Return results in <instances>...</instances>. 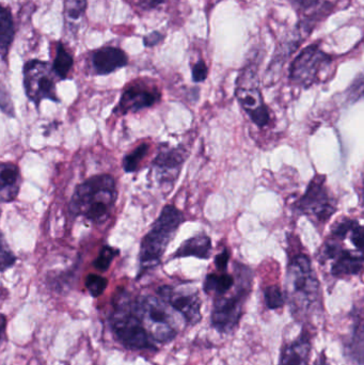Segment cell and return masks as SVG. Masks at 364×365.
I'll return each mask as SVG.
<instances>
[{"label":"cell","instance_id":"1","mask_svg":"<svg viewBox=\"0 0 364 365\" xmlns=\"http://www.w3.org/2000/svg\"><path fill=\"white\" fill-rule=\"evenodd\" d=\"M117 197L115 179L109 175H95L76 187L70 201V212L73 216L102 225L110 217Z\"/></svg>","mask_w":364,"mask_h":365},{"label":"cell","instance_id":"2","mask_svg":"<svg viewBox=\"0 0 364 365\" xmlns=\"http://www.w3.org/2000/svg\"><path fill=\"white\" fill-rule=\"evenodd\" d=\"M184 221L185 217L175 206L167 205L162 208L160 217L156 219L151 230L141 240L139 276L156 267L160 263L162 255L166 252L169 244L177 235V230Z\"/></svg>","mask_w":364,"mask_h":365},{"label":"cell","instance_id":"3","mask_svg":"<svg viewBox=\"0 0 364 365\" xmlns=\"http://www.w3.org/2000/svg\"><path fill=\"white\" fill-rule=\"evenodd\" d=\"M286 295L295 314L309 310L320 300V282L307 255H297L291 259L286 274Z\"/></svg>","mask_w":364,"mask_h":365},{"label":"cell","instance_id":"4","mask_svg":"<svg viewBox=\"0 0 364 365\" xmlns=\"http://www.w3.org/2000/svg\"><path fill=\"white\" fill-rule=\"evenodd\" d=\"M239 287L230 297H216L211 314V323L220 334H231L239 325L244 313V306L251 291L252 274L249 268L237 264Z\"/></svg>","mask_w":364,"mask_h":365},{"label":"cell","instance_id":"5","mask_svg":"<svg viewBox=\"0 0 364 365\" xmlns=\"http://www.w3.org/2000/svg\"><path fill=\"white\" fill-rule=\"evenodd\" d=\"M111 326L115 338L126 349L134 351L156 349L153 339L140 319L132 312V306L124 294L118 298L117 306L111 317Z\"/></svg>","mask_w":364,"mask_h":365},{"label":"cell","instance_id":"6","mask_svg":"<svg viewBox=\"0 0 364 365\" xmlns=\"http://www.w3.org/2000/svg\"><path fill=\"white\" fill-rule=\"evenodd\" d=\"M132 309L141 322H151L153 325V331L151 332L153 341L171 342L177 336V331L173 327L172 317L162 299L151 296L142 297L132 304Z\"/></svg>","mask_w":364,"mask_h":365},{"label":"cell","instance_id":"7","mask_svg":"<svg viewBox=\"0 0 364 365\" xmlns=\"http://www.w3.org/2000/svg\"><path fill=\"white\" fill-rule=\"evenodd\" d=\"M53 76V68L47 62L31 60L24 66L26 96L36 107L40 106L43 100L59 102Z\"/></svg>","mask_w":364,"mask_h":365},{"label":"cell","instance_id":"8","mask_svg":"<svg viewBox=\"0 0 364 365\" xmlns=\"http://www.w3.org/2000/svg\"><path fill=\"white\" fill-rule=\"evenodd\" d=\"M331 56L318 45H310L293 61L290 68L291 81L301 87L310 88L320 81L323 71L331 66Z\"/></svg>","mask_w":364,"mask_h":365},{"label":"cell","instance_id":"9","mask_svg":"<svg viewBox=\"0 0 364 365\" xmlns=\"http://www.w3.org/2000/svg\"><path fill=\"white\" fill-rule=\"evenodd\" d=\"M325 182L324 175H316L296 204L297 210L320 223H326L337 212V203L331 197Z\"/></svg>","mask_w":364,"mask_h":365},{"label":"cell","instance_id":"10","mask_svg":"<svg viewBox=\"0 0 364 365\" xmlns=\"http://www.w3.org/2000/svg\"><path fill=\"white\" fill-rule=\"evenodd\" d=\"M160 100V92L157 88L151 87L145 83H132L124 90L113 113L122 115L137 113L153 106Z\"/></svg>","mask_w":364,"mask_h":365},{"label":"cell","instance_id":"11","mask_svg":"<svg viewBox=\"0 0 364 365\" xmlns=\"http://www.w3.org/2000/svg\"><path fill=\"white\" fill-rule=\"evenodd\" d=\"M160 299L181 313L189 325H196L202 319L201 300L198 293H183L175 291L170 285H164L158 289Z\"/></svg>","mask_w":364,"mask_h":365},{"label":"cell","instance_id":"12","mask_svg":"<svg viewBox=\"0 0 364 365\" xmlns=\"http://www.w3.org/2000/svg\"><path fill=\"white\" fill-rule=\"evenodd\" d=\"M235 96L244 110L256 125L259 128H265L269 125L271 121V115H269L271 113H269V107L263 100L260 89L256 86L239 81Z\"/></svg>","mask_w":364,"mask_h":365},{"label":"cell","instance_id":"13","mask_svg":"<svg viewBox=\"0 0 364 365\" xmlns=\"http://www.w3.org/2000/svg\"><path fill=\"white\" fill-rule=\"evenodd\" d=\"M323 255L327 259H335L331 274L335 277L356 276L363 272V253L353 252L350 250H344L340 247L337 240H331L327 242L323 249Z\"/></svg>","mask_w":364,"mask_h":365},{"label":"cell","instance_id":"14","mask_svg":"<svg viewBox=\"0 0 364 365\" xmlns=\"http://www.w3.org/2000/svg\"><path fill=\"white\" fill-rule=\"evenodd\" d=\"M187 156V152L184 148L160 150L153 162V168L156 170L158 181L173 186Z\"/></svg>","mask_w":364,"mask_h":365},{"label":"cell","instance_id":"15","mask_svg":"<svg viewBox=\"0 0 364 365\" xmlns=\"http://www.w3.org/2000/svg\"><path fill=\"white\" fill-rule=\"evenodd\" d=\"M92 66L96 75H108L128 64L126 53L117 47H103L92 55Z\"/></svg>","mask_w":364,"mask_h":365},{"label":"cell","instance_id":"16","mask_svg":"<svg viewBox=\"0 0 364 365\" xmlns=\"http://www.w3.org/2000/svg\"><path fill=\"white\" fill-rule=\"evenodd\" d=\"M311 351V341L306 330L294 341L282 347L280 353L279 365H309Z\"/></svg>","mask_w":364,"mask_h":365},{"label":"cell","instance_id":"17","mask_svg":"<svg viewBox=\"0 0 364 365\" xmlns=\"http://www.w3.org/2000/svg\"><path fill=\"white\" fill-rule=\"evenodd\" d=\"M21 187L19 169L13 164H0V202L16 199Z\"/></svg>","mask_w":364,"mask_h":365},{"label":"cell","instance_id":"18","mask_svg":"<svg viewBox=\"0 0 364 365\" xmlns=\"http://www.w3.org/2000/svg\"><path fill=\"white\" fill-rule=\"evenodd\" d=\"M212 253V240L207 234H197L185 240L172 255L173 259L194 257L200 259H209Z\"/></svg>","mask_w":364,"mask_h":365},{"label":"cell","instance_id":"19","mask_svg":"<svg viewBox=\"0 0 364 365\" xmlns=\"http://www.w3.org/2000/svg\"><path fill=\"white\" fill-rule=\"evenodd\" d=\"M235 284V279L231 274L222 272V274H207L204 281L205 293H214L216 297H222L231 291Z\"/></svg>","mask_w":364,"mask_h":365},{"label":"cell","instance_id":"20","mask_svg":"<svg viewBox=\"0 0 364 365\" xmlns=\"http://www.w3.org/2000/svg\"><path fill=\"white\" fill-rule=\"evenodd\" d=\"M14 38V23L10 11L0 6V53L6 55Z\"/></svg>","mask_w":364,"mask_h":365},{"label":"cell","instance_id":"21","mask_svg":"<svg viewBox=\"0 0 364 365\" xmlns=\"http://www.w3.org/2000/svg\"><path fill=\"white\" fill-rule=\"evenodd\" d=\"M53 73L57 75L60 79H66L68 76V73L73 68V58L70 55L66 47L62 43H59L57 46V53H56V58L53 60Z\"/></svg>","mask_w":364,"mask_h":365},{"label":"cell","instance_id":"22","mask_svg":"<svg viewBox=\"0 0 364 365\" xmlns=\"http://www.w3.org/2000/svg\"><path fill=\"white\" fill-rule=\"evenodd\" d=\"M348 356L353 359L358 360V364L363 365V322L361 317L357 319L355 330L353 332L350 342L346 345Z\"/></svg>","mask_w":364,"mask_h":365},{"label":"cell","instance_id":"23","mask_svg":"<svg viewBox=\"0 0 364 365\" xmlns=\"http://www.w3.org/2000/svg\"><path fill=\"white\" fill-rule=\"evenodd\" d=\"M149 149L150 145L147 143H142V145L137 147L132 153L128 154L123 160L124 171L128 173H132L138 170L141 162L147 155Z\"/></svg>","mask_w":364,"mask_h":365},{"label":"cell","instance_id":"24","mask_svg":"<svg viewBox=\"0 0 364 365\" xmlns=\"http://www.w3.org/2000/svg\"><path fill=\"white\" fill-rule=\"evenodd\" d=\"M264 298L267 308L271 310H277V309L282 308L286 304L284 294L278 285H271V287H266L264 291Z\"/></svg>","mask_w":364,"mask_h":365},{"label":"cell","instance_id":"25","mask_svg":"<svg viewBox=\"0 0 364 365\" xmlns=\"http://www.w3.org/2000/svg\"><path fill=\"white\" fill-rule=\"evenodd\" d=\"M118 255H119V250H118V249L113 248V247L110 246H105L104 248L100 250V255L96 257L95 261H94V267L100 270V272H106V270L110 267L113 259H115Z\"/></svg>","mask_w":364,"mask_h":365},{"label":"cell","instance_id":"26","mask_svg":"<svg viewBox=\"0 0 364 365\" xmlns=\"http://www.w3.org/2000/svg\"><path fill=\"white\" fill-rule=\"evenodd\" d=\"M108 285V280L98 274H89L85 279V287L92 297L98 298L104 293Z\"/></svg>","mask_w":364,"mask_h":365},{"label":"cell","instance_id":"27","mask_svg":"<svg viewBox=\"0 0 364 365\" xmlns=\"http://www.w3.org/2000/svg\"><path fill=\"white\" fill-rule=\"evenodd\" d=\"M15 262H16V257L9 248L4 235L0 232V272H6V269L14 265Z\"/></svg>","mask_w":364,"mask_h":365},{"label":"cell","instance_id":"28","mask_svg":"<svg viewBox=\"0 0 364 365\" xmlns=\"http://www.w3.org/2000/svg\"><path fill=\"white\" fill-rule=\"evenodd\" d=\"M87 8V0H66V14L68 19H80Z\"/></svg>","mask_w":364,"mask_h":365},{"label":"cell","instance_id":"29","mask_svg":"<svg viewBox=\"0 0 364 365\" xmlns=\"http://www.w3.org/2000/svg\"><path fill=\"white\" fill-rule=\"evenodd\" d=\"M350 234V240H352L353 245L356 247L357 251L363 252L364 231L363 225H359L358 221H355Z\"/></svg>","mask_w":364,"mask_h":365},{"label":"cell","instance_id":"30","mask_svg":"<svg viewBox=\"0 0 364 365\" xmlns=\"http://www.w3.org/2000/svg\"><path fill=\"white\" fill-rule=\"evenodd\" d=\"M0 109L9 117H14L15 111L8 91L0 85Z\"/></svg>","mask_w":364,"mask_h":365},{"label":"cell","instance_id":"31","mask_svg":"<svg viewBox=\"0 0 364 365\" xmlns=\"http://www.w3.org/2000/svg\"><path fill=\"white\" fill-rule=\"evenodd\" d=\"M207 74H209V70L203 60H200L192 66V81L194 83H202L207 79Z\"/></svg>","mask_w":364,"mask_h":365},{"label":"cell","instance_id":"32","mask_svg":"<svg viewBox=\"0 0 364 365\" xmlns=\"http://www.w3.org/2000/svg\"><path fill=\"white\" fill-rule=\"evenodd\" d=\"M229 259H230V252L229 250H224L219 255H216L215 265L219 272H226L228 268Z\"/></svg>","mask_w":364,"mask_h":365},{"label":"cell","instance_id":"33","mask_svg":"<svg viewBox=\"0 0 364 365\" xmlns=\"http://www.w3.org/2000/svg\"><path fill=\"white\" fill-rule=\"evenodd\" d=\"M291 4L298 9H309L316 6L320 0H290Z\"/></svg>","mask_w":364,"mask_h":365},{"label":"cell","instance_id":"34","mask_svg":"<svg viewBox=\"0 0 364 365\" xmlns=\"http://www.w3.org/2000/svg\"><path fill=\"white\" fill-rule=\"evenodd\" d=\"M160 40H162V34H160V32H153V34L145 36V46H154V45L160 43Z\"/></svg>","mask_w":364,"mask_h":365},{"label":"cell","instance_id":"35","mask_svg":"<svg viewBox=\"0 0 364 365\" xmlns=\"http://www.w3.org/2000/svg\"><path fill=\"white\" fill-rule=\"evenodd\" d=\"M164 2L165 0H141L140 6H142L143 9L150 10V9L157 8L158 6L164 4Z\"/></svg>","mask_w":364,"mask_h":365},{"label":"cell","instance_id":"36","mask_svg":"<svg viewBox=\"0 0 364 365\" xmlns=\"http://www.w3.org/2000/svg\"><path fill=\"white\" fill-rule=\"evenodd\" d=\"M6 319L4 314H0V342H1L2 336L6 331Z\"/></svg>","mask_w":364,"mask_h":365},{"label":"cell","instance_id":"37","mask_svg":"<svg viewBox=\"0 0 364 365\" xmlns=\"http://www.w3.org/2000/svg\"><path fill=\"white\" fill-rule=\"evenodd\" d=\"M316 365H331L327 362L326 357H325V354L323 353L322 355L320 356L318 360H316Z\"/></svg>","mask_w":364,"mask_h":365}]
</instances>
